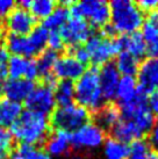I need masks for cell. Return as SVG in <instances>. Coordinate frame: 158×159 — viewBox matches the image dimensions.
Listing matches in <instances>:
<instances>
[{
  "label": "cell",
  "instance_id": "obj_5",
  "mask_svg": "<svg viewBox=\"0 0 158 159\" xmlns=\"http://www.w3.org/2000/svg\"><path fill=\"white\" fill-rule=\"evenodd\" d=\"M90 111L79 106L78 103H70L66 106L55 108L51 113L50 122L56 130H63L66 133H73L84 124L88 123Z\"/></svg>",
  "mask_w": 158,
  "mask_h": 159
},
{
  "label": "cell",
  "instance_id": "obj_23",
  "mask_svg": "<svg viewBox=\"0 0 158 159\" xmlns=\"http://www.w3.org/2000/svg\"><path fill=\"white\" fill-rule=\"evenodd\" d=\"M123 51H127L140 61L146 55V44L140 31L123 35Z\"/></svg>",
  "mask_w": 158,
  "mask_h": 159
},
{
  "label": "cell",
  "instance_id": "obj_16",
  "mask_svg": "<svg viewBox=\"0 0 158 159\" xmlns=\"http://www.w3.org/2000/svg\"><path fill=\"white\" fill-rule=\"evenodd\" d=\"M35 87L34 81L28 79H11L6 80L1 87V92L6 95V99L15 102L26 101L29 94Z\"/></svg>",
  "mask_w": 158,
  "mask_h": 159
},
{
  "label": "cell",
  "instance_id": "obj_28",
  "mask_svg": "<svg viewBox=\"0 0 158 159\" xmlns=\"http://www.w3.org/2000/svg\"><path fill=\"white\" fill-rule=\"evenodd\" d=\"M141 34L146 44V53L150 58H158V28L146 21L142 26Z\"/></svg>",
  "mask_w": 158,
  "mask_h": 159
},
{
  "label": "cell",
  "instance_id": "obj_43",
  "mask_svg": "<svg viewBox=\"0 0 158 159\" xmlns=\"http://www.w3.org/2000/svg\"><path fill=\"white\" fill-rule=\"evenodd\" d=\"M148 22H150L152 26H155L156 28H158V8L155 9L154 12L149 13V19Z\"/></svg>",
  "mask_w": 158,
  "mask_h": 159
},
{
  "label": "cell",
  "instance_id": "obj_40",
  "mask_svg": "<svg viewBox=\"0 0 158 159\" xmlns=\"http://www.w3.org/2000/svg\"><path fill=\"white\" fill-rule=\"evenodd\" d=\"M149 145L150 148H152L154 151L158 152V121H155L154 127L150 130L149 135Z\"/></svg>",
  "mask_w": 158,
  "mask_h": 159
},
{
  "label": "cell",
  "instance_id": "obj_38",
  "mask_svg": "<svg viewBox=\"0 0 158 159\" xmlns=\"http://www.w3.org/2000/svg\"><path fill=\"white\" fill-rule=\"evenodd\" d=\"M136 6L138 7L141 12H154L155 9L158 8V0H140V1H137L135 2Z\"/></svg>",
  "mask_w": 158,
  "mask_h": 159
},
{
  "label": "cell",
  "instance_id": "obj_9",
  "mask_svg": "<svg viewBox=\"0 0 158 159\" xmlns=\"http://www.w3.org/2000/svg\"><path fill=\"white\" fill-rule=\"evenodd\" d=\"M106 141L105 131L95 123H86L70 134L71 146L75 149H97Z\"/></svg>",
  "mask_w": 158,
  "mask_h": 159
},
{
  "label": "cell",
  "instance_id": "obj_26",
  "mask_svg": "<svg viewBox=\"0 0 158 159\" xmlns=\"http://www.w3.org/2000/svg\"><path fill=\"white\" fill-rule=\"evenodd\" d=\"M137 80L134 77H121L116 89V99L122 103H127L134 100L137 92Z\"/></svg>",
  "mask_w": 158,
  "mask_h": 159
},
{
  "label": "cell",
  "instance_id": "obj_46",
  "mask_svg": "<svg viewBox=\"0 0 158 159\" xmlns=\"http://www.w3.org/2000/svg\"><path fill=\"white\" fill-rule=\"evenodd\" d=\"M2 36H4V27L0 25V41L2 39Z\"/></svg>",
  "mask_w": 158,
  "mask_h": 159
},
{
  "label": "cell",
  "instance_id": "obj_47",
  "mask_svg": "<svg viewBox=\"0 0 158 159\" xmlns=\"http://www.w3.org/2000/svg\"><path fill=\"white\" fill-rule=\"evenodd\" d=\"M65 159H83L80 156H71V157H67V158Z\"/></svg>",
  "mask_w": 158,
  "mask_h": 159
},
{
  "label": "cell",
  "instance_id": "obj_10",
  "mask_svg": "<svg viewBox=\"0 0 158 159\" xmlns=\"http://www.w3.org/2000/svg\"><path fill=\"white\" fill-rule=\"evenodd\" d=\"M59 35L64 44L81 45L93 35V30L90 23L84 19L72 18L59 29Z\"/></svg>",
  "mask_w": 158,
  "mask_h": 159
},
{
  "label": "cell",
  "instance_id": "obj_27",
  "mask_svg": "<svg viewBox=\"0 0 158 159\" xmlns=\"http://www.w3.org/2000/svg\"><path fill=\"white\" fill-rule=\"evenodd\" d=\"M56 105L59 107L72 103L75 100V83L70 80H61L53 89Z\"/></svg>",
  "mask_w": 158,
  "mask_h": 159
},
{
  "label": "cell",
  "instance_id": "obj_33",
  "mask_svg": "<svg viewBox=\"0 0 158 159\" xmlns=\"http://www.w3.org/2000/svg\"><path fill=\"white\" fill-rule=\"evenodd\" d=\"M29 39H30L33 45L35 47L37 52L41 53L43 50H45L47 44H48V37L49 31L44 28L43 26H36L33 30L28 34Z\"/></svg>",
  "mask_w": 158,
  "mask_h": 159
},
{
  "label": "cell",
  "instance_id": "obj_39",
  "mask_svg": "<svg viewBox=\"0 0 158 159\" xmlns=\"http://www.w3.org/2000/svg\"><path fill=\"white\" fill-rule=\"evenodd\" d=\"M15 8V2L13 0H0V19L6 18Z\"/></svg>",
  "mask_w": 158,
  "mask_h": 159
},
{
  "label": "cell",
  "instance_id": "obj_21",
  "mask_svg": "<svg viewBox=\"0 0 158 159\" xmlns=\"http://www.w3.org/2000/svg\"><path fill=\"white\" fill-rule=\"evenodd\" d=\"M22 113L20 102H15L8 99L0 100V127H12Z\"/></svg>",
  "mask_w": 158,
  "mask_h": 159
},
{
  "label": "cell",
  "instance_id": "obj_37",
  "mask_svg": "<svg viewBox=\"0 0 158 159\" xmlns=\"http://www.w3.org/2000/svg\"><path fill=\"white\" fill-rule=\"evenodd\" d=\"M146 105L150 111L155 115H158V89L152 91L151 93L148 94L146 98Z\"/></svg>",
  "mask_w": 158,
  "mask_h": 159
},
{
  "label": "cell",
  "instance_id": "obj_42",
  "mask_svg": "<svg viewBox=\"0 0 158 159\" xmlns=\"http://www.w3.org/2000/svg\"><path fill=\"white\" fill-rule=\"evenodd\" d=\"M9 59V52L4 44L0 43V63H7Z\"/></svg>",
  "mask_w": 158,
  "mask_h": 159
},
{
  "label": "cell",
  "instance_id": "obj_2",
  "mask_svg": "<svg viewBox=\"0 0 158 159\" xmlns=\"http://www.w3.org/2000/svg\"><path fill=\"white\" fill-rule=\"evenodd\" d=\"M75 99L79 106L97 111L104 106V98L99 83V69L91 66L75 83Z\"/></svg>",
  "mask_w": 158,
  "mask_h": 159
},
{
  "label": "cell",
  "instance_id": "obj_3",
  "mask_svg": "<svg viewBox=\"0 0 158 159\" xmlns=\"http://www.w3.org/2000/svg\"><path fill=\"white\" fill-rule=\"evenodd\" d=\"M109 5L112 26L122 35L136 33L142 28L144 19L135 2L130 0H113Z\"/></svg>",
  "mask_w": 158,
  "mask_h": 159
},
{
  "label": "cell",
  "instance_id": "obj_22",
  "mask_svg": "<svg viewBox=\"0 0 158 159\" xmlns=\"http://www.w3.org/2000/svg\"><path fill=\"white\" fill-rule=\"evenodd\" d=\"M19 6L28 9L35 19L44 20L53 13V9L57 7V4L53 0H34V1L25 0V1H21Z\"/></svg>",
  "mask_w": 158,
  "mask_h": 159
},
{
  "label": "cell",
  "instance_id": "obj_14",
  "mask_svg": "<svg viewBox=\"0 0 158 159\" xmlns=\"http://www.w3.org/2000/svg\"><path fill=\"white\" fill-rule=\"evenodd\" d=\"M120 78L121 75L113 62L106 63L102 65L101 70H99V83L104 100L112 102L116 99V89Z\"/></svg>",
  "mask_w": 158,
  "mask_h": 159
},
{
  "label": "cell",
  "instance_id": "obj_29",
  "mask_svg": "<svg viewBox=\"0 0 158 159\" xmlns=\"http://www.w3.org/2000/svg\"><path fill=\"white\" fill-rule=\"evenodd\" d=\"M58 58V53L50 49H45L39 55V58L35 61L36 67L39 71V75L43 78L48 77L53 72V67Z\"/></svg>",
  "mask_w": 158,
  "mask_h": 159
},
{
  "label": "cell",
  "instance_id": "obj_44",
  "mask_svg": "<svg viewBox=\"0 0 158 159\" xmlns=\"http://www.w3.org/2000/svg\"><path fill=\"white\" fill-rule=\"evenodd\" d=\"M7 63H0V81H4L7 78Z\"/></svg>",
  "mask_w": 158,
  "mask_h": 159
},
{
  "label": "cell",
  "instance_id": "obj_36",
  "mask_svg": "<svg viewBox=\"0 0 158 159\" xmlns=\"http://www.w3.org/2000/svg\"><path fill=\"white\" fill-rule=\"evenodd\" d=\"M48 49L53 50V51H61L64 49V42L62 40L59 31H49V37H48Z\"/></svg>",
  "mask_w": 158,
  "mask_h": 159
},
{
  "label": "cell",
  "instance_id": "obj_1",
  "mask_svg": "<svg viewBox=\"0 0 158 159\" xmlns=\"http://www.w3.org/2000/svg\"><path fill=\"white\" fill-rule=\"evenodd\" d=\"M49 121L47 116L30 111H22L11 127V134L21 144L35 146L48 138Z\"/></svg>",
  "mask_w": 158,
  "mask_h": 159
},
{
  "label": "cell",
  "instance_id": "obj_7",
  "mask_svg": "<svg viewBox=\"0 0 158 159\" xmlns=\"http://www.w3.org/2000/svg\"><path fill=\"white\" fill-rule=\"evenodd\" d=\"M72 18L88 19L94 27H104L110 20L109 5L104 0H84L72 2L69 7Z\"/></svg>",
  "mask_w": 158,
  "mask_h": 159
},
{
  "label": "cell",
  "instance_id": "obj_30",
  "mask_svg": "<svg viewBox=\"0 0 158 159\" xmlns=\"http://www.w3.org/2000/svg\"><path fill=\"white\" fill-rule=\"evenodd\" d=\"M11 158L12 159H53L44 150H41V149L33 145H26V144H20L15 150L12 151Z\"/></svg>",
  "mask_w": 158,
  "mask_h": 159
},
{
  "label": "cell",
  "instance_id": "obj_45",
  "mask_svg": "<svg viewBox=\"0 0 158 159\" xmlns=\"http://www.w3.org/2000/svg\"><path fill=\"white\" fill-rule=\"evenodd\" d=\"M145 159H158V152H156V151L151 150L149 152V155L146 156V158Z\"/></svg>",
  "mask_w": 158,
  "mask_h": 159
},
{
  "label": "cell",
  "instance_id": "obj_18",
  "mask_svg": "<svg viewBox=\"0 0 158 159\" xmlns=\"http://www.w3.org/2000/svg\"><path fill=\"white\" fill-rule=\"evenodd\" d=\"M71 146L70 133L56 130L45 142V152L50 157H63L69 153Z\"/></svg>",
  "mask_w": 158,
  "mask_h": 159
},
{
  "label": "cell",
  "instance_id": "obj_11",
  "mask_svg": "<svg viewBox=\"0 0 158 159\" xmlns=\"http://www.w3.org/2000/svg\"><path fill=\"white\" fill-rule=\"evenodd\" d=\"M6 27L11 34L28 35L36 27V19L28 9L19 6L6 16Z\"/></svg>",
  "mask_w": 158,
  "mask_h": 159
},
{
  "label": "cell",
  "instance_id": "obj_24",
  "mask_svg": "<svg viewBox=\"0 0 158 159\" xmlns=\"http://www.w3.org/2000/svg\"><path fill=\"white\" fill-rule=\"evenodd\" d=\"M116 62L114 63L116 70L122 75V77H134L137 75V71L140 67V61L135 58L127 51H121L116 56Z\"/></svg>",
  "mask_w": 158,
  "mask_h": 159
},
{
  "label": "cell",
  "instance_id": "obj_8",
  "mask_svg": "<svg viewBox=\"0 0 158 159\" xmlns=\"http://www.w3.org/2000/svg\"><path fill=\"white\" fill-rule=\"evenodd\" d=\"M26 106L30 111L44 116L50 115L56 108L53 87L45 83L35 86L26 99Z\"/></svg>",
  "mask_w": 158,
  "mask_h": 159
},
{
  "label": "cell",
  "instance_id": "obj_17",
  "mask_svg": "<svg viewBox=\"0 0 158 159\" xmlns=\"http://www.w3.org/2000/svg\"><path fill=\"white\" fill-rule=\"evenodd\" d=\"M6 49L13 56H20L25 58H31L39 56L40 53L33 45L28 35H15L9 34L6 39Z\"/></svg>",
  "mask_w": 158,
  "mask_h": 159
},
{
  "label": "cell",
  "instance_id": "obj_4",
  "mask_svg": "<svg viewBox=\"0 0 158 159\" xmlns=\"http://www.w3.org/2000/svg\"><path fill=\"white\" fill-rule=\"evenodd\" d=\"M146 98L148 94L143 92L140 87H137V92L134 100L127 103H122L120 108L121 119L132 121L143 135L150 133V130L155 124V116L148 108Z\"/></svg>",
  "mask_w": 158,
  "mask_h": 159
},
{
  "label": "cell",
  "instance_id": "obj_25",
  "mask_svg": "<svg viewBox=\"0 0 158 159\" xmlns=\"http://www.w3.org/2000/svg\"><path fill=\"white\" fill-rule=\"evenodd\" d=\"M69 18H70L69 7L61 4V6H57L53 9V13L48 18L44 19L42 26L48 31H59L62 27L69 21Z\"/></svg>",
  "mask_w": 158,
  "mask_h": 159
},
{
  "label": "cell",
  "instance_id": "obj_35",
  "mask_svg": "<svg viewBox=\"0 0 158 159\" xmlns=\"http://www.w3.org/2000/svg\"><path fill=\"white\" fill-rule=\"evenodd\" d=\"M69 56L73 57L81 64H86L90 62V53L85 49L84 45H72L69 47Z\"/></svg>",
  "mask_w": 158,
  "mask_h": 159
},
{
  "label": "cell",
  "instance_id": "obj_15",
  "mask_svg": "<svg viewBox=\"0 0 158 159\" xmlns=\"http://www.w3.org/2000/svg\"><path fill=\"white\" fill-rule=\"evenodd\" d=\"M138 87L146 94L158 89V58H148L140 64L138 71Z\"/></svg>",
  "mask_w": 158,
  "mask_h": 159
},
{
  "label": "cell",
  "instance_id": "obj_32",
  "mask_svg": "<svg viewBox=\"0 0 158 159\" xmlns=\"http://www.w3.org/2000/svg\"><path fill=\"white\" fill-rule=\"evenodd\" d=\"M150 151L151 148L148 142L144 141L143 138L136 139L128 146L127 159H145Z\"/></svg>",
  "mask_w": 158,
  "mask_h": 159
},
{
  "label": "cell",
  "instance_id": "obj_6",
  "mask_svg": "<svg viewBox=\"0 0 158 159\" xmlns=\"http://www.w3.org/2000/svg\"><path fill=\"white\" fill-rule=\"evenodd\" d=\"M90 53L92 66L105 65L110 58L123 51V35L114 39H104L101 35H92L84 45Z\"/></svg>",
  "mask_w": 158,
  "mask_h": 159
},
{
  "label": "cell",
  "instance_id": "obj_20",
  "mask_svg": "<svg viewBox=\"0 0 158 159\" xmlns=\"http://www.w3.org/2000/svg\"><path fill=\"white\" fill-rule=\"evenodd\" d=\"M120 119H121L120 108L113 102H109L97 111L95 116H94V121H95L94 123L105 131V130H109L113 128L120 121Z\"/></svg>",
  "mask_w": 158,
  "mask_h": 159
},
{
  "label": "cell",
  "instance_id": "obj_19",
  "mask_svg": "<svg viewBox=\"0 0 158 159\" xmlns=\"http://www.w3.org/2000/svg\"><path fill=\"white\" fill-rule=\"evenodd\" d=\"M110 130L113 134V138L126 145L143 137V134L140 131V129L132 121L128 120L120 119V121Z\"/></svg>",
  "mask_w": 158,
  "mask_h": 159
},
{
  "label": "cell",
  "instance_id": "obj_41",
  "mask_svg": "<svg viewBox=\"0 0 158 159\" xmlns=\"http://www.w3.org/2000/svg\"><path fill=\"white\" fill-rule=\"evenodd\" d=\"M101 36L104 39H114L115 34H116V30L115 28L112 26V23H107L104 27H101Z\"/></svg>",
  "mask_w": 158,
  "mask_h": 159
},
{
  "label": "cell",
  "instance_id": "obj_34",
  "mask_svg": "<svg viewBox=\"0 0 158 159\" xmlns=\"http://www.w3.org/2000/svg\"><path fill=\"white\" fill-rule=\"evenodd\" d=\"M14 138L7 128L0 127V159H8L13 151Z\"/></svg>",
  "mask_w": 158,
  "mask_h": 159
},
{
  "label": "cell",
  "instance_id": "obj_12",
  "mask_svg": "<svg viewBox=\"0 0 158 159\" xmlns=\"http://www.w3.org/2000/svg\"><path fill=\"white\" fill-rule=\"evenodd\" d=\"M85 71H86V67L84 64L69 55H64L57 58L51 73L56 79L58 78L62 80L73 81L79 79Z\"/></svg>",
  "mask_w": 158,
  "mask_h": 159
},
{
  "label": "cell",
  "instance_id": "obj_31",
  "mask_svg": "<svg viewBox=\"0 0 158 159\" xmlns=\"http://www.w3.org/2000/svg\"><path fill=\"white\" fill-rule=\"evenodd\" d=\"M104 152L106 159H127L128 145L120 143L114 138H109L104 143Z\"/></svg>",
  "mask_w": 158,
  "mask_h": 159
},
{
  "label": "cell",
  "instance_id": "obj_13",
  "mask_svg": "<svg viewBox=\"0 0 158 159\" xmlns=\"http://www.w3.org/2000/svg\"><path fill=\"white\" fill-rule=\"evenodd\" d=\"M7 72L11 79H28L34 81L39 77L35 61L31 58L11 56L7 61Z\"/></svg>",
  "mask_w": 158,
  "mask_h": 159
}]
</instances>
